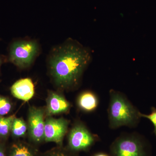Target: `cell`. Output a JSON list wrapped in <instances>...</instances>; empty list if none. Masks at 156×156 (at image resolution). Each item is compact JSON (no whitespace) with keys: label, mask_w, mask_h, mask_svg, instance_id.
Wrapping results in <instances>:
<instances>
[{"label":"cell","mask_w":156,"mask_h":156,"mask_svg":"<svg viewBox=\"0 0 156 156\" xmlns=\"http://www.w3.org/2000/svg\"><path fill=\"white\" fill-rule=\"evenodd\" d=\"M49 74L53 83L62 90L76 89L92 60L90 48L69 38L50 51L48 58Z\"/></svg>","instance_id":"obj_1"},{"label":"cell","mask_w":156,"mask_h":156,"mask_svg":"<svg viewBox=\"0 0 156 156\" xmlns=\"http://www.w3.org/2000/svg\"><path fill=\"white\" fill-rule=\"evenodd\" d=\"M110 95L108 112L111 128L136 125L141 118L140 112L120 92L111 90Z\"/></svg>","instance_id":"obj_2"},{"label":"cell","mask_w":156,"mask_h":156,"mask_svg":"<svg viewBox=\"0 0 156 156\" xmlns=\"http://www.w3.org/2000/svg\"><path fill=\"white\" fill-rule=\"evenodd\" d=\"M40 52V45L35 40H19L11 44L9 59L20 68H27L34 63Z\"/></svg>","instance_id":"obj_3"},{"label":"cell","mask_w":156,"mask_h":156,"mask_svg":"<svg viewBox=\"0 0 156 156\" xmlns=\"http://www.w3.org/2000/svg\"><path fill=\"white\" fill-rule=\"evenodd\" d=\"M111 151L112 156H147L145 143L138 136L131 135L116 140Z\"/></svg>","instance_id":"obj_4"},{"label":"cell","mask_w":156,"mask_h":156,"mask_svg":"<svg viewBox=\"0 0 156 156\" xmlns=\"http://www.w3.org/2000/svg\"><path fill=\"white\" fill-rule=\"evenodd\" d=\"M95 141V136L86 126L81 123H76L69 134V148L73 152L87 151Z\"/></svg>","instance_id":"obj_5"},{"label":"cell","mask_w":156,"mask_h":156,"mask_svg":"<svg viewBox=\"0 0 156 156\" xmlns=\"http://www.w3.org/2000/svg\"><path fill=\"white\" fill-rule=\"evenodd\" d=\"M45 111L34 106L30 107L27 117V129L30 139L36 144L44 141Z\"/></svg>","instance_id":"obj_6"},{"label":"cell","mask_w":156,"mask_h":156,"mask_svg":"<svg viewBox=\"0 0 156 156\" xmlns=\"http://www.w3.org/2000/svg\"><path fill=\"white\" fill-rule=\"evenodd\" d=\"M68 120L63 118L55 119L48 117L45 120L44 141L54 142L61 145L67 133Z\"/></svg>","instance_id":"obj_7"},{"label":"cell","mask_w":156,"mask_h":156,"mask_svg":"<svg viewBox=\"0 0 156 156\" xmlns=\"http://www.w3.org/2000/svg\"><path fill=\"white\" fill-rule=\"evenodd\" d=\"M70 107V103L61 94L53 91L49 92L45 112L47 117L66 113Z\"/></svg>","instance_id":"obj_8"},{"label":"cell","mask_w":156,"mask_h":156,"mask_svg":"<svg viewBox=\"0 0 156 156\" xmlns=\"http://www.w3.org/2000/svg\"><path fill=\"white\" fill-rule=\"evenodd\" d=\"M11 94L14 97L27 101L34 95V85L31 79L26 78L16 81L11 88Z\"/></svg>","instance_id":"obj_9"},{"label":"cell","mask_w":156,"mask_h":156,"mask_svg":"<svg viewBox=\"0 0 156 156\" xmlns=\"http://www.w3.org/2000/svg\"><path fill=\"white\" fill-rule=\"evenodd\" d=\"M98 104V100L97 95L91 91L83 92L78 98V106L83 111H94L97 108Z\"/></svg>","instance_id":"obj_10"},{"label":"cell","mask_w":156,"mask_h":156,"mask_svg":"<svg viewBox=\"0 0 156 156\" xmlns=\"http://www.w3.org/2000/svg\"><path fill=\"white\" fill-rule=\"evenodd\" d=\"M9 156H37L34 147L24 142H17L11 146Z\"/></svg>","instance_id":"obj_11"},{"label":"cell","mask_w":156,"mask_h":156,"mask_svg":"<svg viewBox=\"0 0 156 156\" xmlns=\"http://www.w3.org/2000/svg\"><path fill=\"white\" fill-rule=\"evenodd\" d=\"M27 131H28L27 125L24 120L22 118L15 117L11 128V133L12 136L15 138L24 137Z\"/></svg>","instance_id":"obj_12"},{"label":"cell","mask_w":156,"mask_h":156,"mask_svg":"<svg viewBox=\"0 0 156 156\" xmlns=\"http://www.w3.org/2000/svg\"><path fill=\"white\" fill-rule=\"evenodd\" d=\"M15 115L5 117L0 116V138H6L11 132Z\"/></svg>","instance_id":"obj_13"},{"label":"cell","mask_w":156,"mask_h":156,"mask_svg":"<svg viewBox=\"0 0 156 156\" xmlns=\"http://www.w3.org/2000/svg\"><path fill=\"white\" fill-rule=\"evenodd\" d=\"M12 104L7 97L0 95V116H4L10 112Z\"/></svg>","instance_id":"obj_14"},{"label":"cell","mask_w":156,"mask_h":156,"mask_svg":"<svg viewBox=\"0 0 156 156\" xmlns=\"http://www.w3.org/2000/svg\"><path fill=\"white\" fill-rule=\"evenodd\" d=\"M140 117L146 118L152 123L154 126V132L156 136V108L152 107L151 112L149 115L143 114L140 112Z\"/></svg>","instance_id":"obj_15"},{"label":"cell","mask_w":156,"mask_h":156,"mask_svg":"<svg viewBox=\"0 0 156 156\" xmlns=\"http://www.w3.org/2000/svg\"><path fill=\"white\" fill-rule=\"evenodd\" d=\"M45 156H74L69 152L61 148H55L49 151Z\"/></svg>","instance_id":"obj_16"},{"label":"cell","mask_w":156,"mask_h":156,"mask_svg":"<svg viewBox=\"0 0 156 156\" xmlns=\"http://www.w3.org/2000/svg\"><path fill=\"white\" fill-rule=\"evenodd\" d=\"M0 156H5V148L2 144H0Z\"/></svg>","instance_id":"obj_17"},{"label":"cell","mask_w":156,"mask_h":156,"mask_svg":"<svg viewBox=\"0 0 156 156\" xmlns=\"http://www.w3.org/2000/svg\"><path fill=\"white\" fill-rule=\"evenodd\" d=\"M94 156H109L107 154H105V153H98L96 154Z\"/></svg>","instance_id":"obj_18"},{"label":"cell","mask_w":156,"mask_h":156,"mask_svg":"<svg viewBox=\"0 0 156 156\" xmlns=\"http://www.w3.org/2000/svg\"><path fill=\"white\" fill-rule=\"evenodd\" d=\"M2 59H1V58H0V66H1V64H2Z\"/></svg>","instance_id":"obj_19"}]
</instances>
